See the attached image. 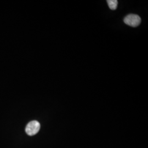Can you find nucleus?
Wrapping results in <instances>:
<instances>
[{
    "label": "nucleus",
    "mask_w": 148,
    "mask_h": 148,
    "mask_svg": "<svg viewBox=\"0 0 148 148\" xmlns=\"http://www.w3.org/2000/svg\"><path fill=\"white\" fill-rule=\"evenodd\" d=\"M106 2L111 10H115L116 9L118 5V1L117 0H108Z\"/></svg>",
    "instance_id": "3"
},
{
    "label": "nucleus",
    "mask_w": 148,
    "mask_h": 148,
    "mask_svg": "<svg viewBox=\"0 0 148 148\" xmlns=\"http://www.w3.org/2000/svg\"><path fill=\"white\" fill-rule=\"evenodd\" d=\"M40 127V123L37 121L34 120L27 123L25 128V132L29 136H34L38 132Z\"/></svg>",
    "instance_id": "1"
},
{
    "label": "nucleus",
    "mask_w": 148,
    "mask_h": 148,
    "mask_svg": "<svg viewBox=\"0 0 148 148\" xmlns=\"http://www.w3.org/2000/svg\"><path fill=\"white\" fill-rule=\"evenodd\" d=\"M124 22L126 24L132 27H137L140 24L141 18L136 14H129L124 18Z\"/></svg>",
    "instance_id": "2"
}]
</instances>
